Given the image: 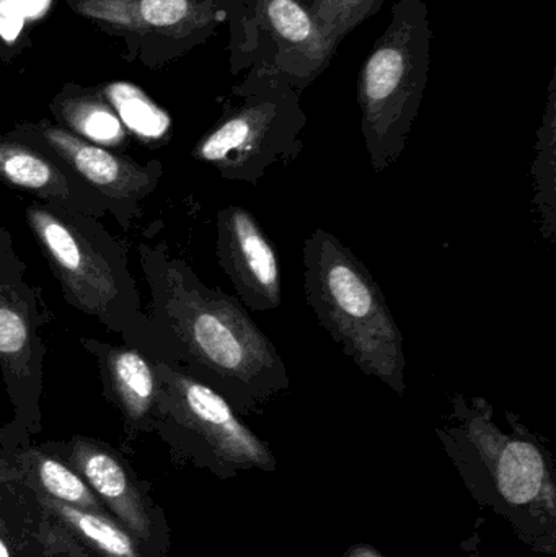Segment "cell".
<instances>
[{"label": "cell", "mask_w": 556, "mask_h": 557, "mask_svg": "<svg viewBox=\"0 0 556 557\" xmlns=\"http://www.w3.org/2000/svg\"><path fill=\"white\" fill-rule=\"evenodd\" d=\"M162 359L224 396L237 412H257L289 388L286 363L234 295L205 284L162 248L140 245Z\"/></svg>", "instance_id": "cell-1"}, {"label": "cell", "mask_w": 556, "mask_h": 557, "mask_svg": "<svg viewBox=\"0 0 556 557\" xmlns=\"http://www.w3.org/2000/svg\"><path fill=\"white\" fill-rule=\"evenodd\" d=\"M26 221L65 300L126 343L147 346L152 360L162 359L159 331L140 304L126 251L100 219L41 201L26 208Z\"/></svg>", "instance_id": "cell-2"}, {"label": "cell", "mask_w": 556, "mask_h": 557, "mask_svg": "<svg viewBox=\"0 0 556 557\" xmlns=\"http://www.w3.org/2000/svg\"><path fill=\"white\" fill-rule=\"evenodd\" d=\"M304 292L317 321L365 375L405 395L404 334L361 260L325 228L304 242Z\"/></svg>", "instance_id": "cell-3"}, {"label": "cell", "mask_w": 556, "mask_h": 557, "mask_svg": "<svg viewBox=\"0 0 556 557\" xmlns=\"http://www.w3.org/2000/svg\"><path fill=\"white\" fill-rule=\"evenodd\" d=\"M431 38L427 2L397 0L359 71L361 133L378 175L400 159L410 139L427 90Z\"/></svg>", "instance_id": "cell-4"}, {"label": "cell", "mask_w": 556, "mask_h": 557, "mask_svg": "<svg viewBox=\"0 0 556 557\" xmlns=\"http://www.w3.org/2000/svg\"><path fill=\"white\" fill-rule=\"evenodd\" d=\"M232 95L240 101L225 108L193 157L228 182L257 186L271 166L302 152L300 134L309 117L294 85L268 69H250Z\"/></svg>", "instance_id": "cell-5"}, {"label": "cell", "mask_w": 556, "mask_h": 557, "mask_svg": "<svg viewBox=\"0 0 556 557\" xmlns=\"http://www.w3.org/2000/svg\"><path fill=\"white\" fill-rule=\"evenodd\" d=\"M231 28V69H268L299 94L329 67L338 39L329 35L307 0H244Z\"/></svg>", "instance_id": "cell-6"}, {"label": "cell", "mask_w": 556, "mask_h": 557, "mask_svg": "<svg viewBox=\"0 0 556 557\" xmlns=\"http://www.w3.org/2000/svg\"><path fill=\"white\" fill-rule=\"evenodd\" d=\"M159 376V414L195 435L222 463L271 470L273 454L224 396L176 363L153 360Z\"/></svg>", "instance_id": "cell-7"}, {"label": "cell", "mask_w": 556, "mask_h": 557, "mask_svg": "<svg viewBox=\"0 0 556 557\" xmlns=\"http://www.w3.org/2000/svg\"><path fill=\"white\" fill-rule=\"evenodd\" d=\"M41 305L12 237L0 231V367L13 403L22 409H35L42 392Z\"/></svg>", "instance_id": "cell-8"}, {"label": "cell", "mask_w": 556, "mask_h": 557, "mask_svg": "<svg viewBox=\"0 0 556 557\" xmlns=\"http://www.w3.org/2000/svg\"><path fill=\"white\" fill-rule=\"evenodd\" d=\"M16 133V139L45 150L100 195L124 228H129L131 221L139 215L140 202L156 191L162 178V165L156 160L140 165L48 121L25 124Z\"/></svg>", "instance_id": "cell-9"}, {"label": "cell", "mask_w": 556, "mask_h": 557, "mask_svg": "<svg viewBox=\"0 0 556 557\" xmlns=\"http://www.w3.org/2000/svg\"><path fill=\"white\" fill-rule=\"evenodd\" d=\"M219 264L248 310L271 311L283 304V273L276 250L258 219L242 206L218 214Z\"/></svg>", "instance_id": "cell-10"}, {"label": "cell", "mask_w": 556, "mask_h": 557, "mask_svg": "<svg viewBox=\"0 0 556 557\" xmlns=\"http://www.w3.org/2000/svg\"><path fill=\"white\" fill-rule=\"evenodd\" d=\"M0 182L33 193L48 205L101 219L110 212L100 195L45 150L16 139L0 137Z\"/></svg>", "instance_id": "cell-11"}, {"label": "cell", "mask_w": 556, "mask_h": 557, "mask_svg": "<svg viewBox=\"0 0 556 557\" xmlns=\"http://www.w3.org/2000/svg\"><path fill=\"white\" fill-rule=\"evenodd\" d=\"M84 346L98 356L104 392L120 406L127 422L140 424L159 412L160 385L153 360L150 362L137 347L107 346L91 339H84Z\"/></svg>", "instance_id": "cell-12"}, {"label": "cell", "mask_w": 556, "mask_h": 557, "mask_svg": "<svg viewBox=\"0 0 556 557\" xmlns=\"http://www.w3.org/2000/svg\"><path fill=\"white\" fill-rule=\"evenodd\" d=\"M71 460L77 473L103 499L124 529L139 539H149L150 519L146 504L120 460L88 438H75Z\"/></svg>", "instance_id": "cell-13"}, {"label": "cell", "mask_w": 556, "mask_h": 557, "mask_svg": "<svg viewBox=\"0 0 556 557\" xmlns=\"http://www.w3.org/2000/svg\"><path fill=\"white\" fill-rule=\"evenodd\" d=\"M52 111L67 131L95 146L120 149L126 144L127 131L100 91H64L55 98Z\"/></svg>", "instance_id": "cell-14"}, {"label": "cell", "mask_w": 556, "mask_h": 557, "mask_svg": "<svg viewBox=\"0 0 556 557\" xmlns=\"http://www.w3.org/2000/svg\"><path fill=\"white\" fill-rule=\"evenodd\" d=\"M496 476L503 496L512 504L535 499L545 481V461L541 448L526 438L499 441Z\"/></svg>", "instance_id": "cell-15"}, {"label": "cell", "mask_w": 556, "mask_h": 557, "mask_svg": "<svg viewBox=\"0 0 556 557\" xmlns=\"http://www.w3.org/2000/svg\"><path fill=\"white\" fill-rule=\"evenodd\" d=\"M534 208L541 219L545 240L555 242L556 234V88L555 77L548 85L547 108L538 133L535 159L532 163Z\"/></svg>", "instance_id": "cell-16"}, {"label": "cell", "mask_w": 556, "mask_h": 557, "mask_svg": "<svg viewBox=\"0 0 556 557\" xmlns=\"http://www.w3.org/2000/svg\"><path fill=\"white\" fill-rule=\"evenodd\" d=\"M46 509L51 510L77 539L103 557H140L133 536L108 519L104 513L78 509L69 504L59 503L51 497H41Z\"/></svg>", "instance_id": "cell-17"}, {"label": "cell", "mask_w": 556, "mask_h": 557, "mask_svg": "<svg viewBox=\"0 0 556 557\" xmlns=\"http://www.w3.org/2000/svg\"><path fill=\"white\" fill-rule=\"evenodd\" d=\"M100 95L113 108L124 129L144 144H160L169 139L172 117L136 85L113 82L104 85Z\"/></svg>", "instance_id": "cell-18"}, {"label": "cell", "mask_w": 556, "mask_h": 557, "mask_svg": "<svg viewBox=\"0 0 556 557\" xmlns=\"http://www.w3.org/2000/svg\"><path fill=\"white\" fill-rule=\"evenodd\" d=\"M35 468L36 476L46 496L78 509L104 513L100 500L91 493L84 478L78 476V473L62 465L61 461L42 454L36 455Z\"/></svg>", "instance_id": "cell-19"}, {"label": "cell", "mask_w": 556, "mask_h": 557, "mask_svg": "<svg viewBox=\"0 0 556 557\" xmlns=\"http://www.w3.org/2000/svg\"><path fill=\"white\" fill-rule=\"evenodd\" d=\"M323 28L342 41L359 22L381 9L384 0H307Z\"/></svg>", "instance_id": "cell-20"}, {"label": "cell", "mask_w": 556, "mask_h": 557, "mask_svg": "<svg viewBox=\"0 0 556 557\" xmlns=\"http://www.w3.org/2000/svg\"><path fill=\"white\" fill-rule=\"evenodd\" d=\"M74 9L97 23L113 26L118 32L137 36L149 35L140 22L136 0H75Z\"/></svg>", "instance_id": "cell-21"}, {"label": "cell", "mask_w": 556, "mask_h": 557, "mask_svg": "<svg viewBox=\"0 0 556 557\" xmlns=\"http://www.w3.org/2000/svg\"><path fill=\"white\" fill-rule=\"evenodd\" d=\"M346 557H382L379 555L378 552H374V549L369 548V546H358V548L353 549V552H349V555H346Z\"/></svg>", "instance_id": "cell-22"}, {"label": "cell", "mask_w": 556, "mask_h": 557, "mask_svg": "<svg viewBox=\"0 0 556 557\" xmlns=\"http://www.w3.org/2000/svg\"><path fill=\"white\" fill-rule=\"evenodd\" d=\"M0 557H10L9 549H7L5 543L0 540Z\"/></svg>", "instance_id": "cell-23"}]
</instances>
